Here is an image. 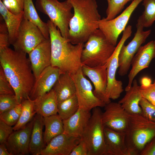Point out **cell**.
Masks as SVG:
<instances>
[{"label": "cell", "instance_id": "cell-1", "mask_svg": "<svg viewBox=\"0 0 155 155\" xmlns=\"http://www.w3.org/2000/svg\"><path fill=\"white\" fill-rule=\"evenodd\" d=\"M26 53L7 47L0 50V67L19 104L30 97L35 78Z\"/></svg>", "mask_w": 155, "mask_h": 155}, {"label": "cell", "instance_id": "cell-2", "mask_svg": "<svg viewBox=\"0 0 155 155\" xmlns=\"http://www.w3.org/2000/svg\"><path fill=\"white\" fill-rule=\"evenodd\" d=\"M51 49V65L62 73L70 75L82 67L81 56L84 43L73 44L63 37L59 29L50 20L47 22Z\"/></svg>", "mask_w": 155, "mask_h": 155}, {"label": "cell", "instance_id": "cell-3", "mask_svg": "<svg viewBox=\"0 0 155 155\" xmlns=\"http://www.w3.org/2000/svg\"><path fill=\"white\" fill-rule=\"evenodd\" d=\"M74 13L69 24V40L73 44L86 42L98 28L101 19L95 0H70Z\"/></svg>", "mask_w": 155, "mask_h": 155}, {"label": "cell", "instance_id": "cell-4", "mask_svg": "<svg viewBox=\"0 0 155 155\" xmlns=\"http://www.w3.org/2000/svg\"><path fill=\"white\" fill-rule=\"evenodd\" d=\"M155 136V123L141 114H129L125 133L129 155H140L146 145Z\"/></svg>", "mask_w": 155, "mask_h": 155}, {"label": "cell", "instance_id": "cell-5", "mask_svg": "<svg viewBox=\"0 0 155 155\" xmlns=\"http://www.w3.org/2000/svg\"><path fill=\"white\" fill-rule=\"evenodd\" d=\"M116 47L108 40L100 29H96L84 44L81 56L82 65L94 67L104 65Z\"/></svg>", "mask_w": 155, "mask_h": 155}, {"label": "cell", "instance_id": "cell-6", "mask_svg": "<svg viewBox=\"0 0 155 155\" xmlns=\"http://www.w3.org/2000/svg\"><path fill=\"white\" fill-rule=\"evenodd\" d=\"M35 3L37 9L47 15L62 36L68 40L69 24L73 16L70 0L60 2L57 0H36Z\"/></svg>", "mask_w": 155, "mask_h": 155}, {"label": "cell", "instance_id": "cell-7", "mask_svg": "<svg viewBox=\"0 0 155 155\" xmlns=\"http://www.w3.org/2000/svg\"><path fill=\"white\" fill-rule=\"evenodd\" d=\"M100 107L92 109L91 117L81 137L86 143L88 155H105L104 128Z\"/></svg>", "mask_w": 155, "mask_h": 155}, {"label": "cell", "instance_id": "cell-8", "mask_svg": "<svg viewBox=\"0 0 155 155\" xmlns=\"http://www.w3.org/2000/svg\"><path fill=\"white\" fill-rule=\"evenodd\" d=\"M132 32L131 26H128L123 31L121 40L107 63V84L106 96L108 103L111 102V99H118L123 91L122 82L117 80L115 75L118 68L119 56L121 49L126 41L131 36Z\"/></svg>", "mask_w": 155, "mask_h": 155}, {"label": "cell", "instance_id": "cell-9", "mask_svg": "<svg viewBox=\"0 0 155 155\" xmlns=\"http://www.w3.org/2000/svg\"><path fill=\"white\" fill-rule=\"evenodd\" d=\"M137 30L132 40L126 45L122 46L119 56L118 73L121 76L127 74L132 59L141 45L150 34V30L144 31L142 22L139 18L136 24Z\"/></svg>", "mask_w": 155, "mask_h": 155}, {"label": "cell", "instance_id": "cell-10", "mask_svg": "<svg viewBox=\"0 0 155 155\" xmlns=\"http://www.w3.org/2000/svg\"><path fill=\"white\" fill-rule=\"evenodd\" d=\"M143 1L133 0L131 4L117 17L108 20H106L103 18L98 22V28L111 44L116 46L119 36L126 28L133 11Z\"/></svg>", "mask_w": 155, "mask_h": 155}, {"label": "cell", "instance_id": "cell-11", "mask_svg": "<svg viewBox=\"0 0 155 155\" xmlns=\"http://www.w3.org/2000/svg\"><path fill=\"white\" fill-rule=\"evenodd\" d=\"M46 39L38 27L24 18L16 39L12 45L14 50L28 54Z\"/></svg>", "mask_w": 155, "mask_h": 155}, {"label": "cell", "instance_id": "cell-12", "mask_svg": "<svg viewBox=\"0 0 155 155\" xmlns=\"http://www.w3.org/2000/svg\"><path fill=\"white\" fill-rule=\"evenodd\" d=\"M70 75L75 85L76 95L80 108L91 111L96 107H104L106 103L94 95L92 86L84 77L82 67L75 73Z\"/></svg>", "mask_w": 155, "mask_h": 155}, {"label": "cell", "instance_id": "cell-13", "mask_svg": "<svg viewBox=\"0 0 155 155\" xmlns=\"http://www.w3.org/2000/svg\"><path fill=\"white\" fill-rule=\"evenodd\" d=\"M102 118L104 127L121 133H125L129 114L118 102H110L104 106Z\"/></svg>", "mask_w": 155, "mask_h": 155}, {"label": "cell", "instance_id": "cell-14", "mask_svg": "<svg viewBox=\"0 0 155 155\" xmlns=\"http://www.w3.org/2000/svg\"><path fill=\"white\" fill-rule=\"evenodd\" d=\"M155 57V41L152 40L141 46L132 61L131 69L128 75V83L125 91L131 87L135 77L141 71L148 68Z\"/></svg>", "mask_w": 155, "mask_h": 155}, {"label": "cell", "instance_id": "cell-15", "mask_svg": "<svg viewBox=\"0 0 155 155\" xmlns=\"http://www.w3.org/2000/svg\"><path fill=\"white\" fill-rule=\"evenodd\" d=\"M33 124V119L24 127L13 131L10 135L5 144L11 155L30 154L29 144Z\"/></svg>", "mask_w": 155, "mask_h": 155}, {"label": "cell", "instance_id": "cell-16", "mask_svg": "<svg viewBox=\"0 0 155 155\" xmlns=\"http://www.w3.org/2000/svg\"><path fill=\"white\" fill-rule=\"evenodd\" d=\"M81 140L63 133L53 138L41 151L40 155H70Z\"/></svg>", "mask_w": 155, "mask_h": 155}, {"label": "cell", "instance_id": "cell-17", "mask_svg": "<svg viewBox=\"0 0 155 155\" xmlns=\"http://www.w3.org/2000/svg\"><path fill=\"white\" fill-rule=\"evenodd\" d=\"M61 73L58 67L51 65L45 68L35 79L30 98L34 100L49 92Z\"/></svg>", "mask_w": 155, "mask_h": 155}, {"label": "cell", "instance_id": "cell-18", "mask_svg": "<svg viewBox=\"0 0 155 155\" xmlns=\"http://www.w3.org/2000/svg\"><path fill=\"white\" fill-rule=\"evenodd\" d=\"M35 79L45 68L51 65V43L50 38L46 39L28 54Z\"/></svg>", "mask_w": 155, "mask_h": 155}, {"label": "cell", "instance_id": "cell-19", "mask_svg": "<svg viewBox=\"0 0 155 155\" xmlns=\"http://www.w3.org/2000/svg\"><path fill=\"white\" fill-rule=\"evenodd\" d=\"M106 69L107 63L94 67L85 65L82 66L84 75L87 76L94 85L93 92L94 95L106 104L108 103L106 96L107 84Z\"/></svg>", "mask_w": 155, "mask_h": 155}, {"label": "cell", "instance_id": "cell-20", "mask_svg": "<svg viewBox=\"0 0 155 155\" xmlns=\"http://www.w3.org/2000/svg\"><path fill=\"white\" fill-rule=\"evenodd\" d=\"M91 115L90 111L79 108L73 115L63 120V133L74 136L81 137Z\"/></svg>", "mask_w": 155, "mask_h": 155}, {"label": "cell", "instance_id": "cell-21", "mask_svg": "<svg viewBox=\"0 0 155 155\" xmlns=\"http://www.w3.org/2000/svg\"><path fill=\"white\" fill-rule=\"evenodd\" d=\"M105 155H129L125 134L104 127Z\"/></svg>", "mask_w": 155, "mask_h": 155}, {"label": "cell", "instance_id": "cell-22", "mask_svg": "<svg viewBox=\"0 0 155 155\" xmlns=\"http://www.w3.org/2000/svg\"><path fill=\"white\" fill-rule=\"evenodd\" d=\"M125 91V94L118 102L129 114H141L139 103L142 96L136 80H134L131 88Z\"/></svg>", "mask_w": 155, "mask_h": 155}, {"label": "cell", "instance_id": "cell-23", "mask_svg": "<svg viewBox=\"0 0 155 155\" xmlns=\"http://www.w3.org/2000/svg\"><path fill=\"white\" fill-rule=\"evenodd\" d=\"M58 103L67 99L76 94V86L71 75L61 73L53 86Z\"/></svg>", "mask_w": 155, "mask_h": 155}, {"label": "cell", "instance_id": "cell-24", "mask_svg": "<svg viewBox=\"0 0 155 155\" xmlns=\"http://www.w3.org/2000/svg\"><path fill=\"white\" fill-rule=\"evenodd\" d=\"M43 117L36 114L33 119V124L29 144L30 154L40 155L45 144L43 129Z\"/></svg>", "mask_w": 155, "mask_h": 155}, {"label": "cell", "instance_id": "cell-25", "mask_svg": "<svg viewBox=\"0 0 155 155\" xmlns=\"http://www.w3.org/2000/svg\"><path fill=\"white\" fill-rule=\"evenodd\" d=\"M33 100L36 114L43 117L57 114L58 102L52 89L48 92Z\"/></svg>", "mask_w": 155, "mask_h": 155}, {"label": "cell", "instance_id": "cell-26", "mask_svg": "<svg viewBox=\"0 0 155 155\" xmlns=\"http://www.w3.org/2000/svg\"><path fill=\"white\" fill-rule=\"evenodd\" d=\"M0 13L7 28L9 43L12 45L16 39L20 26L24 18L23 11L18 14H13L7 9L0 0Z\"/></svg>", "mask_w": 155, "mask_h": 155}, {"label": "cell", "instance_id": "cell-27", "mask_svg": "<svg viewBox=\"0 0 155 155\" xmlns=\"http://www.w3.org/2000/svg\"><path fill=\"white\" fill-rule=\"evenodd\" d=\"M44 139L47 144L54 137L63 132V120L58 114L43 117Z\"/></svg>", "mask_w": 155, "mask_h": 155}, {"label": "cell", "instance_id": "cell-28", "mask_svg": "<svg viewBox=\"0 0 155 155\" xmlns=\"http://www.w3.org/2000/svg\"><path fill=\"white\" fill-rule=\"evenodd\" d=\"M23 11L24 18L38 27L46 39H49L47 24L40 18L32 0H24Z\"/></svg>", "mask_w": 155, "mask_h": 155}, {"label": "cell", "instance_id": "cell-29", "mask_svg": "<svg viewBox=\"0 0 155 155\" xmlns=\"http://www.w3.org/2000/svg\"><path fill=\"white\" fill-rule=\"evenodd\" d=\"M22 107V112L17 123L13 126V131L20 129L24 127L33 119L36 114L35 111L34 101L30 98L23 100L21 103Z\"/></svg>", "mask_w": 155, "mask_h": 155}, {"label": "cell", "instance_id": "cell-30", "mask_svg": "<svg viewBox=\"0 0 155 155\" xmlns=\"http://www.w3.org/2000/svg\"><path fill=\"white\" fill-rule=\"evenodd\" d=\"M78 100L76 94L71 98L58 103V115L64 120L74 114L79 108Z\"/></svg>", "mask_w": 155, "mask_h": 155}, {"label": "cell", "instance_id": "cell-31", "mask_svg": "<svg viewBox=\"0 0 155 155\" xmlns=\"http://www.w3.org/2000/svg\"><path fill=\"white\" fill-rule=\"evenodd\" d=\"M144 10L139 18L144 27L151 26L155 21V0H143Z\"/></svg>", "mask_w": 155, "mask_h": 155}, {"label": "cell", "instance_id": "cell-32", "mask_svg": "<svg viewBox=\"0 0 155 155\" xmlns=\"http://www.w3.org/2000/svg\"><path fill=\"white\" fill-rule=\"evenodd\" d=\"M133 0H106L108 7L106 11V20H112L116 17L128 2Z\"/></svg>", "mask_w": 155, "mask_h": 155}, {"label": "cell", "instance_id": "cell-33", "mask_svg": "<svg viewBox=\"0 0 155 155\" xmlns=\"http://www.w3.org/2000/svg\"><path fill=\"white\" fill-rule=\"evenodd\" d=\"M22 110L21 104L0 114V120L8 125L14 126L18 122Z\"/></svg>", "mask_w": 155, "mask_h": 155}, {"label": "cell", "instance_id": "cell-34", "mask_svg": "<svg viewBox=\"0 0 155 155\" xmlns=\"http://www.w3.org/2000/svg\"><path fill=\"white\" fill-rule=\"evenodd\" d=\"M139 104L142 109L141 115L149 121L155 123V106L143 97Z\"/></svg>", "mask_w": 155, "mask_h": 155}, {"label": "cell", "instance_id": "cell-35", "mask_svg": "<svg viewBox=\"0 0 155 155\" xmlns=\"http://www.w3.org/2000/svg\"><path fill=\"white\" fill-rule=\"evenodd\" d=\"M19 104L15 94H0V114Z\"/></svg>", "mask_w": 155, "mask_h": 155}, {"label": "cell", "instance_id": "cell-36", "mask_svg": "<svg viewBox=\"0 0 155 155\" xmlns=\"http://www.w3.org/2000/svg\"><path fill=\"white\" fill-rule=\"evenodd\" d=\"M15 94L13 88L0 66V94Z\"/></svg>", "mask_w": 155, "mask_h": 155}, {"label": "cell", "instance_id": "cell-37", "mask_svg": "<svg viewBox=\"0 0 155 155\" xmlns=\"http://www.w3.org/2000/svg\"><path fill=\"white\" fill-rule=\"evenodd\" d=\"M143 98L155 106V86L153 84L147 86H140Z\"/></svg>", "mask_w": 155, "mask_h": 155}, {"label": "cell", "instance_id": "cell-38", "mask_svg": "<svg viewBox=\"0 0 155 155\" xmlns=\"http://www.w3.org/2000/svg\"><path fill=\"white\" fill-rule=\"evenodd\" d=\"M10 45L7 26L5 23H1L0 24V50L9 47Z\"/></svg>", "mask_w": 155, "mask_h": 155}, {"label": "cell", "instance_id": "cell-39", "mask_svg": "<svg viewBox=\"0 0 155 155\" xmlns=\"http://www.w3.org/2000/svg\"><path fill=\"white\" fill-rule=\"evenodd\" d=\"M13 127L9 126L0 120V143H5L13 131Z\"/></svg>", "mask_w": 155, "mask_h": 155}, {"label": "cell", "instance_id": "cell-40", "mask_svg": "<svg viewBox=\"0 0 155 155\" xmlns=\"http://www.w3.org/2000/svg\"><path fill=\"white\" fill-rule=\"evenodd\" d=\"M7 9L12 13L18 14L22 12L23 9L16 0H2Z\"/></svg>", "mask_w": 155, "mask_h": 155}, {"label": "cell", "instance_id": "cell-41", "mask_svg": "<svg viewBox=\"0 0 155 155\" xmlns=\"http://www.w3.org/2000/svg\"><path fill=\"white\" fill-rule=\"evenodd\" d=\"M88 149L85 142L82 139L74 148L70 155H88Z\"/></svg>", "mask_w": 155, "mask_h": 155}, {"label": "cell", "instance_id": "cell-42", "mask_svg": "<svg viewBox=\"0 0 155 155\" xmlns=\"http://www.w3.org/2000/svg\"><path fill=\"white\" fill-rule=\"evenodd\" d=\"M140 155H155V136L146 145Z\"/></svg>", "mask_w": 155, "mask_h": 155}, {"label": "cell", "instance_id": "cell-43", "mask_svg": "<svg viewBox=\"0 0 155 155\" xmlns=\"http://www.w3.org/2000/svg\"><path fill=\"white\" fill-rule=\"evenodd\" d=\"M0 155H11L8 150L5 143L0 144Z\"/></svg>", "mask_w": 155, "mask_h": 155}, {"label": "cell", "instance_id": "cell-44", "mask_svg": "<svg viewBox=\"0 0 155 155\" xmlns=\"http://www.w3.org/2000/svg\"><path fill=\"white\" fill-rule=\"evenodd\" d=\"M141 85L144 86H147L150 85L151 83V80L149 78L144 77L141 80Z\"/></svg>", "mask_w": 155, "mask_h": 155}, {"label": "cell", "instance_id": "cell-45", "mask_svg": "<svg viewBox=\"0 0 155 155\" xmlns=\"http://www.w3.org/2000/svg\"><path fill=\"white\" fill-rule=\"evenodd\" d=\"M24 0H16L23 9Z\"/></svg>", "mask_w": 155, "mask_h": 155}, {"label": "cell", "instance_id": "cell-46", "mask_svg": "<svg viewBox=\"0 0 155 155\" xmlns=\"http://www.w3.org/2000/svg\"><path fill=\"white\" fill-rule=\"evenodd\" d=\"M153 84H154V86H155V79H154V81L153 82Z\"/></svg>", "mask_w": 155, "mask_h": 155}]
</instances>
